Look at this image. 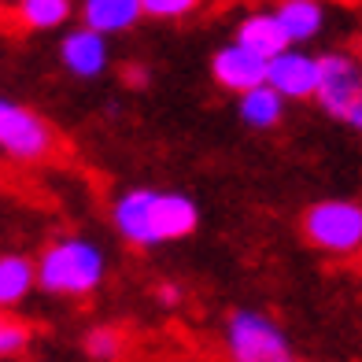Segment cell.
I'll return each mask as SVG.
<instances>
[{"mask_svg":"<svg viewBox=\"0 0 362 362\" xmlns=\"http://www.w3.org/2000/svg\"><path fill=\"white\" fill-rule=\"evenodd\" d=\"M111 222L119 229V237L134 248H159L170 240H185L200 226V207L181 192L129 189L115 200Z\"/></svg>","mask_w":362,"mask_h":362,"instance_id":"6da1fadb","label":"cell"},{"mask_svg":"<svg viewBox=\"0 0 362 362\" xmlns=\"http://www.w3.org/2000/svg\"><path fill=\"white\" fill-rule=\"evenodd\" d=\"M104 274L107 259L86 237H59L37 259V285L52 296H71V300L93 296L104 285Z\"/></svg>","mask_w":362,"mask_h":362,"instance_id":"7a4b0ae2","label":"cell"},{"mask_svg":"<svg viewBox=\"0 0 362 362\" xmlns=\"http://www.w3.org/2000/svg\"><path fill=\"white\" fill-rule=\"evenodd\" d=\"M303 237L310 248L333 259L362 255V204L355 200H322L303 211Z\"/></svg>","mask_w":362,"mask_h":362,"instance_id":"3957f363","label":"cell"},{"mask_svg":"<svg viewBox=\"0 0 362 362\" xmlns=\"http://www.w3.org/2000/svg\"><path fill=\"white\" fill-rule=\"evenodd\" d=\"M226 355L229 362H296L285 329L262 310H233L226 322Z\"/></svg>","mask_w":362,"mask_h":362,"instance_id":"277c9868","label":"cell"},{"mask_svg":"<svg viewBox=\"0 0 362 362\" xmlns=\"http://www.w3.org/2000/svg\"><path fill=\"white\" fill-rule=\"evenodd\" d=\"M56 134L37 111L0 96V152L19 163H41L52 156Z\"/></svg>","mask_w":362,"mask_h":362,"instance_id":"5b68a950","label":"cell"},{"mask_svg":"<svg viewBox=\"0 0 362 362\" xmlns=\"http://www.w3.org/2000/svg\"><path fill=\"white\" fill-rule=\"evenodd\" d=\"M315 100L329 119L344 122L348 111L362 100V59L351 52H325L318 56V93Z\"/></svg>","mask_w":362,"mask_h":362,"instance_id":"8992f818","label":"cell"},{"mask_svg":"<svg viewBox=\"0 0 362 362\" xmlns=\"http://www.w3.org/2000/svg\"><path fill=\"white\" fill-rule=\"evenodd\" d=\"M267 86H274L285 100H315L318 93V56L303 45H288L267 59Z\"/></svg>","mask_w":362,"mask_h":362,"instance_id":"52a82bcc","label":"cell"},{"mask_svg":"<svg viewBox=\"0 0 362 362\" xmlns=\"http://www.w3.org/2000/svg\"><path fill=\"white\" fill-rule=\"evenodd\" d=\"M211 78L229 93H244L252 86H262L267 81V56L244 48L240 41H229L211 56Z\"/></svg>","mask_w":362,"mask_h":362,"instance_id":"ba28073f","label":"cell"},{"mask_svg":"<svg viewBox=\"0 0 362 362\" xmlns=\"http://www.w3.org/2000/svg\"><path fill=\"white\" fill-rule=\"evenodd\" d=\"M107 59H111L107 34H100V30H93L86 23L78 30H67L59 41V63L74 78H100L107 71Z\"/></svg>","mask_w":362,"mask_h":362,"instance_id":"9c48e42d","label":"cell"},{"mask_svg":"<svg viewBox=\"0 0 362 362\" xmlns=\"http://www.w3.org/2000/svg\"><path fill=\"white\" fill-rule=\"evenodd\" d=\"M144 19L141 0H81V23L100 34H126Z\"/></svg>","mask_w":362,"mask_h":362,"instance_id":"30bf717a","label":"cell"},{"mask_svg":"<svg viewBox=\"0 0 362 362\" xmlns=\"http://www.w3.org/2000/svg\"><path fill=\"white\" fill-rule=\"evenodd\" d=\"M237 41L244 48H252V52L267 56V59L292 45L288 34H285V26H281V19H277L274 11H252V15H244V23L237 26Z\"/></svg>","mask_w":362,"mask_h":362,"instance_id":"8fae6325","label":"cell"},{"mask_svg":"<svg viewBox=\"0 0 362 362\" xmlns=\"http://www.w3.org/2000/svg\"><path fill=\"white\" fill-rule=\"evenodd\" d=\"M274 15L281 19V26H285V34H288L292 45L315 41V37L322 34V26H325L322 0H281Z\"/></svg>","mask_w":362,"mask_h":362,"instance_id":"7c38bea8","label":"cell"},{"mask_svg":"<svg viewBox=\"0 0 362 362\" xmlns=\"http://www.w3.org/2000/svg\"><path fill=\"white\" fill-rule=\"evenodd\" d=\"M285 104H288L285 96L262 81V86H252V89L240 93L237 111H240V119L248 122L252 129H274L277 122H281V115H285Z\"/></svg>","mask_w":362,"mask_h":362,"instance_id":"4fadbf2b","label":"cell"},{"mask_svg":"<svg viewBox=\"0 0 362 362\" xmlns=\"http://www.w3.org/2000/svg\"><path fill=\"white\" fill-rule=\"evenodd\" d=\"M37 285V262L26 255H0V307L11 310Z\"/></svg>","mask_w":362,"mask_h":362,"instance_id":"5bb4252c","label":"cell"},{"mask_svg":"<svg viewBox=\"0 0 362 362\" xmlns=\"http://www.w3.org/2000/svg\"><path fill=\"white\" fill-rule=\"evenodd\" d=\"M71 0H15V19L26 30H59L71 19Z\"/></svg>","mask_w":362,"mask_h":362,"instance_id":"9a60e30c","label":"cell"},{"mask_svg":"<svg viewBox=\"0 0 362 362\" xmlns=\"http://www.w3.org/2000/svg\"><path fill=\"white\" fill-rule=\"evenodd\" d=\"M122 348H126V340H122L119 329H111V325H96L86 337V355L93 362H115L122 355Z\"/></svg>","mask_w":362,"mask_h":362,"instance_id":"2e32d148","label":"cell"},{"mask_svg":"<svg viewBox=\"0 0 362 362\" xmlns=\"http://www.w3.org/2000/svg\"><path fill=\"white\" fill-rule=\"evenodd\" d=\"M26 344H30V329L23 322L8 318L4 307H0V355H19Z\"/></svg>","mask_w":362,"mask_h":362,"instance_id":"e0dca14e","label":"cell"},{"mask_svg":"<svg viewBox=\"0 0 362 362\" xmlns=\"http://www.w3.org/2000/svg\"><path fill=\"white\" fill-rule=\"evenodd\" d=\"M148 19H185L200 8V0H141Z\"/></svg>","mask_w":362,"mask_h":362,"instance_id":"ac0fdd59","label":"cell"},{"mask_svg":"<svg viewBox=\"0 0 362 362\" xmlns=\"http://www.w3.org/2000/svg\"><path fill=\"white\" fill-rule=\"evenodd\" d=\"M156 300L170 310V307H177L181 300H185V292H181V285H174V281H163V285H156Z\"/></svg>","mask_w":362,"mask_h":362,"instance_id":"d6986e66","label":"cell"},{"mask_svg":"<svg viewBox=\"0 0 362 362\" xmlns=\"http://www.w3.org/2000/svg\"><path fill=\"white\" fill-rule=\"evenodd\" d=\"M122 86H129V89H144V86H148V71L141 67V63L126 67V71H122Z\"/></svg>","mask_w":362,"mask_h":362,"instance_id":"ffe728a7","label":"cell"}]
</instances>
